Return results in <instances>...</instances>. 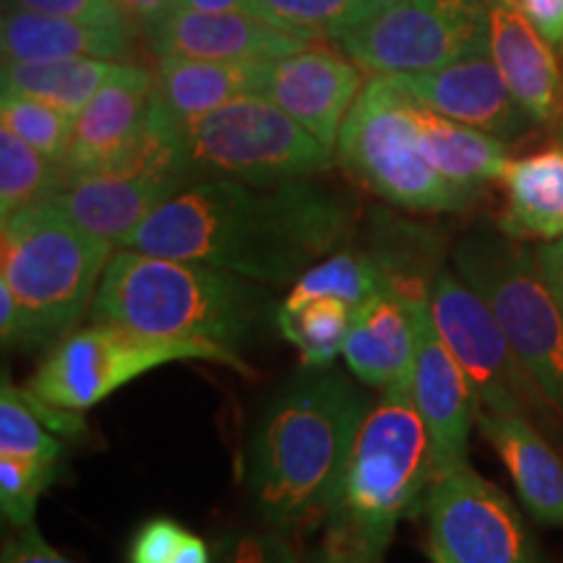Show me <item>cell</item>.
Segmentation results:
<instances>
[{"label":"cell","instance_id":"obj_24","mask_svg":"<svg viewBox=\"0 0 563 563\" xmlns=\"http://www.w3.org/2000/svg\"><path fill=\"white\" fill-rule=\"evenodd\" d=\"M506 209L501 214L504 235L514 241L563 238V146L534 152L530 157L509 159L504 170Z\"/></svg>","mask_w":563,"mask_h":563},{"label":"cell","instance_id":"obj_39","mask_svg":"<svg viewBox=\"0 0 563 563\" xmlns=\"http://www.w3.org/2000/svg\"><path fill=\"white\" fill-rule=\"evenodd\" d=\"M0 336L5 347H24V321L16 295L5 282H0Z\"/></svg>","mask_w":563,"mask_h":563},{"label":"cell","instance_id":"obj_28","mask_svg":"<svg viewBox=\"0 0 563 563\" xmlns=\"http://www.w3.org/2000/svg\"><path fill=\"white\" fill-rule=\"evenodd\" d=\"M63 186V165L47 159L16 133L0 125V222L32 203L53 199Z\"/></svg>","mask_w":563,"mask_h":563},{"label":"cell","instance_id":"obj_29","mask_svg":"<svg viewBox=\"0 0 563 563\" xmlns=\"http://www.w3.org/2000/svg\"><path fill=\"white\" fill-rule=\"evenodd\" d=\"M355 308L340 298H313L302 306H282L277 311L279 332L295 344L302 361L323 368L344 350Z\"/></svg>","mask_w":563,"mask_h":563},{"label":"cell","instance_id":"obj_36","mask_svg":"<svg viewBox=\"0 0 563 563\" xmlns=\"http://www.w3.org/2000/svg\"><path fill=\"white\" fill-rule=\"evenodd\" d=\"M186 532V527H180L167 517L150 519L133 534L129 553H125V563H170Z\"/></svg>","mask_w":563,"mask_h":563},{"label":"cell","instance_id":"obj_26","mask_svg":"<svg viewBox=\"0 0 563 563\" xmlns=\"http://www.w3.org/2000/svg\"><path fill=\"white\" fill-rule=\"evenodd\" d=\"M121 63L100 58H60V60H24L3 63L0 81L3 91L34 97L70 115L91 102Z\"/></svg>","mask_w":563,"mask_h":563},{"label":"cell","instance_id":"obj_37","mask_svg":"<svg viewBox=\"0 0 563 563\" xmlns=\"http://www.w3.org/2000/svg\"><path fill=\"white\" fill-rule=\"evenodd\" d=\"M0 563H74L42 538L37 527H21L3 545Z\"/></svg>","mask_w":563,"mask_h":563},{"label":"cell","instance_id":"obj_44","mask_svg":"<svg viewBox=\"0 0 563 563\" xmlns=\"http://www.w3.org/2000/svg\"><path fill=\"white\" fill-rule=\"evenodd\" d=\"M308 563H384L382 559H373V555L357 553V551H344V548L323 545L321 553Z\"/></svg>","mask_w":563,"mask_h":563},{"label":"cell","instance_id":"obj_47","mask_svg":"<svg viewBox=\"0 0 563 563\" xmlns=\"http://www.w3.org/2000/svg\"><path fill=\"white\" fill-rule=\"evenodd\" d=\"M561 146H563V121H561Z\"/></svg>","mask_w":563,"mask_h":563},{"label":"cell","instance_id":"obj_11","mask_svg":"<svg viewBox=\"0 0 563 563\" xmlns=\"http://www.w3.org/2000/svg\"><path fill=\"white\" fill-rule=\"evenodd\" d=\"M332 42L371 76L433 70L488 47V0H399Z\"/></svg>","mask_w":563,"mask_h":563},{"label":"cell","instance_id":"obj_38","mask_svg":"<svg viewBox=\"0 0 563 563\" xmlns=\"http://www.w3.org/2000/svg\"><path fill=\"white\" fill-rule=\"evenodd\" d=\"M519 9L553 51L563 53V0H517Z\"/></svg>","mask_w":563,"mask_h":563},{"label":"cell","instance_id":"obj_33","mask_svg":"<svg viewBox=\"0 0 563 563\" xmlns=\"http://www.w3.org/2000/svg\"><path fill=\"white\" fill-rule=\"evenodd\" d=\"M55 473L58 467L0 454V509H3L5 522H11L16 530L34 525L40 496L51 488Z\"/></svg>","mask_w":563,"mask_h":563},{"label":"cell","instance_id":"obj_43","mask_svg":"<svg viewBox=\"0 0 563 563\" xmlns=\"http://www.w3.org/2000/svg\"><path fill=\"white\" fill-rule=\"evenodd\" d=\"M170 563H214V555H211L209 545L203 543L199 534L186 532V538L180 540L178 551L173 553Z\"/></svg>","mask_w":563,"mask_h":563},{"label":"cell","instance_id":"obj_12","mask_svg":"<svg viewBox=\"0 0 563 563\" xmlns=\"http://www.w3.org/2000/svg\"><path fill=\"white\" fill-rule=\"evenodd\" d=\"M431 545L454 563H538L509 496L464 462L433 477L426 504Z\"/></svg>","mask_w":563,"mask_h":563},{"label":"cell","instance_id":"obj_45","mask_svg":"<svg viewBox=\"0 0 563 563\" xmlns=\"http://www.w3.org/2000/svg\"><path fill=\"white\" fill-rule=\"evenodd\" d=\"M180 5L196 11H245L249 0H180Z\"/></svg>","mask_w":563,"mask_h":563},{"label":"cell","instance_id":"obj_40","mask_svg":"<svg viewBox=\"0 0 563 563\" xmlns=\"http://www.w3.org/2000/svg\"><path fill=\"white\" fill-rule=\"evenodd\" d=\"M115 5L121 9L125 19L141 32L144 26L154 24V21L165 19L167 13H173L180 5V0H115Z\"/></svg>","mask_w":563,"mask_h":563},{"label":"cell","instance_id":"obj_20","mask_svg":"<svg viewBox=\"0 0 563 563\" xmlns=\"http://www.w3.org/2000/svg\"><path fill=\"white\" fill-rule=\"evenodd\" d=\"M428 287V285H426ZM391 285L363 302L344 340V361L363 384L378 391H410L418 352L415 292Z\"/></svg>","mask_w":563,"mask_h":563},{"label":"cell","instance_id":"obj_46","mask_svg":"<svg viewBox=\"0 0 563 563\" xmlns=\"http://www.w3.org/2000/svg\"><path fill=\"white\" fill-rule=\"evenodd\" d=\"M428 559H431V563H454V561H449L446 555H443L439 548H433V545H428Z\"/></svg>","mask_w":563,"mask_h":563},{"label":"cell","instance_id":"obj_22","mask_svg":"<svg viewBox=\"0 0 563 563\" xmlns=\"http://www.w3.org/2000/svg\"><path fill=\"white\" fill-rule=\"evenodd\" d=\"M141 34L131 26H97L87 21L47 16L26 9H3L0 51L3 63L100 58L136 63Z\"/></svg>","mask_w":563,"mask_h":563},{"label":"cell","instance_id":"obj_16","mask_svg":"<svg viewBox=\"0 0 563 563\" xmlns=\"http://www.w3.org/2000/svg\"><path fill=\"white\" fill-rule=\"evenodd\" d=\"M365 81V70L340 47L311 42L298 53L272 60L262 95L323 146L336 150L344 118Z\"/></svg>","mask_w":563,"mask_h":563},{"label":"cell","instance_id":"obj_19","mask_svg":"<svg viewBox=\"0 0 563 563\" xmlns=\"http://www.w3.org/2000/svg\"><path fill=\"white\" fill-rule=\"evenodd\" d=\"M272 60L157 58L150 129L180 150L188 125L245 95H262Z\"/></svg>","mask_w":563,"mask_h":563},{"label":"cell","instance_id":"obj_42","mask_svg":"<svg viewBox=\"0 0 563 563\" xmlns=\"http://www.w3.org/2000/svg\"><path fill=\"white\" fill-rule=\"evenodd\" d=\"M397 3L399 0H352V9L347 13V19H344L342 32L352 30V26L365 24V21H371L373 16H378V13L391 9V5H397Z\"/></svg>","mask_w":563,"mask_h":563},{"label":"cell","instance_id":"obj_7","mask_svg":"<svg viewBox=\"0 0 563 563\" xmlns=\"http://www.w3.org/2000/svg\"><path fill=\"white\" fill-rule=\"evenodd\" d=\"M334 150L323 146L264 95H245L188 125L180 157L191 180L228 178L251 186L321 178Z\"/></svg>","mask_w":563,"mask_h":563},{"label":"cell","instance_id":"obj_21","mask_svg":"<svg viewBox=\"0 0 563 563\" xmlns=\"http://www.w3.org/2000/svg\"><path fill=\"white\" fill-rule=\"evenodd\" d=\"M488 51L514 100L522 104L532 123H559L563 115L561 63L517 0H488Z\"/></svg>","mask_w":563,"mask_h":563},{"label":"cell","instance_id":"obj_2","mask_svg":"<svg viewBox=\"0 0 563 563\" xmlns=\"http://www.w3.org/2000/svg\"><path fill=\"white\" fill-rule=\"evenodd\" d=\"M368 402L340 371L287 384L266 407L251 446L249 485L277 532L323 525Z\"/></svg>","mask_w":563,"mask_h":563},{"label":"cell","instance_id":"obj_4","mask_svg":"<svg viewBox=\"0 0 563 563\" xmlns=\"http://www.w3.org/2000/svg\"><path fill=\"white\" fill-rule=\"evenodd\" d=\"M433 446L410 391H382L365 407L323 519V545L382 559L397 525L426 504Z\"/></svg>","mask_w":563,"mask_h":563},{"label":"cell","instance_id":"obj_6","mask_svg":"<svg viewBox=\"0 0 563 563\" xmlns=\"http://www.w3.org/2000/svg\"><path fill=\"white\" fill-rule=\"evenodd\" d=\"M334 152L352 180L394 207L464 211L477 196L449 183L422 154L412 100L391 74L368 76Z\"/></svg>","mask_w":563,"mask_h":563},{"label":"cell","instance_id":"obj_9","mask_svg":"<svg viewBox=\"0 0 563 563\" xmlns=\"http://www.w3.org/2000/svg\"><path fill=\"white\" fill-rule=\"evenodd\" d=\"M186 361L222 363L232 371L253 376L238 352L224 350L220 344L157 340L115 323L91 321V327L70 332L55 344L51 355L30 376L26 389L47 405L87 412L133 378L162 365Z\"/></svg>","mask_w":563,"mask_h":563},{"label":"cell","instance_id":"obj_32","mask_svg":"<svg viewBox=\"0 0 563 563\" xmlns=\"http://www.w3.org/2000/svg\"><path fill=\"white\" fill-rule=\"evenodd\" d=\"M352 0H249L245 11L302 40H329L342 32Z\"/></svg>","mask_w":563,"mask_h":563},{"label":"cell","instance_id":"obj_27","mask_svg":"<svg viewBox=\"0 0 563 563\" xmlns=\"http://www.w3.org/2000/svg\"><path fill=\"white\" fill-rule=\"evenodd\" d=\"M394 258L376 251H334L332 256L313 264L295 282L282 306H302L313 298H340L352 308L382 292L384 287H402L394 274Z\"/></svg>","mask_w":563,"mask_h":563},{"label":"cell","instance_id":"obj_30","mask_svg":"<svg viewBox=\"0 0 563 563\" xmlns=\"http://www.w3.org/2000/svg\"><path fill=\"white\" fill-rule=\"evenodd\" d=\"M0 454L16 460L60 467L63 443L58 435L45 431V422L32 410L24 389L3 376L0 386Z\"/></svg>","mask_w":563,"mask_h":563},{"label":"cell","instance_id":"obj_5","mask_svg":"<svg viewBox=\"0 0 563 563\" xmlns=\"http://www.w3.org/2000/svg\"><path fill=\"white\" fill-rule=\"evenodd\" d=\"M115 243L76 224L53 199L16 211L0 228V282L24 321V347L70 334L91 311Z\"/></svg>","mask_w":563,"mask_h":563},{"label":"cell","instance_id":"obj_15","mask_svg":"<svg viewBox=\"0 0 563 563\" xmlns=\"http://www.w3.org/2000/svg\"><path fill=\"white\" fill-rule=\"evenodd\" d=\"M154 70L121 63L108 84L76 115L74 139L63 162L66 180L129 165L150 141Z\"/></svg>","mask_w":563,"mask_h":563},{"label":"cell","instance_id":"obj_17","mask_svg":"<svg viewBox=\"0 0 563 563\" xmlns=\"http://www.w3.org/2000/svg\"><path fill=\"white\" fill-rule=\"evenodd\" d=\"M410 100L441 115L493 133L501 141L519 139L532 125V118L514 100L490 51L418 74H391Z\"/></svg>","mask_w":563,"mask_h":563},{"label":"cell","instance_id":"obj_41","mask_svg":"<svg viewBox=\"0 0 563 563\" xmlns=\"http://www.w3.org/2000/svg\"><path fill=\"white\" fill-rule=\"evenodd\" d=\"M534 258H538L540 272H543L548 287H551L553 298L563 311V238L545 243L543 249L534 253Z\"/></svg>","mask_w":563,"mask_h":563},{"label":"cell","instance_id":"obj_23","mask_svg":"<svg viewBox=\"0 0 563 563\" xmlns=\"http://www.w3.org/2000/svg\"><path fill=\"white\" fill-rule=\"evenodd\" d=\"M477 426L501 456L514 488L538 522L563 527V460L534 422L477 412Z\"/></svg>","mask_w":563,"mask_h":563},{"label":"cell","instance_id":"obj_31","mask_svg":"<svg viewBox=\"0 0 563 563\" xmlns=\"http://www.w3.org/2000/svg\"><path fill=\"white\" fill-rule=\"evenodd\" d=\"M0 123H3V129L16 133L21 141H26L32 150L45 154L47 159L58 162V165L66 162L76 129V115H70V112L34 100V97L3 91V97H0Z\"/></svg>","mask_w":563,"mask_h":563},{"label":"cell","instance_id":"obj_1","mask_svg":"<svg viewBox=\"0 0 563 563\" xmlns=\"http://www.w3.org/2000/svg\"><path fill=\"white\" fill-rule=\"evenodd\" d=\"M355 209L319 178L277 186L211 178L175 194L123 249L186 258L258 285H295L350 241Z\"/></svg>","mask_w":563,"mask_h":563},{"label":"cell","instance_id":"obj_25","mask_svg":"<svg viewBox=\"0 0 563 563\" xmlns=\"http://www.w3.org/2000/svg\"><path fill=\"white\" fill-rule=\"evenodd\" d=\"M412 115L422 154L449 183L464 191L481 194L485 183L504 178L509 157H506V144L501 139L452 121L441 112L422 108L415 100Z\"/></svg>","mask_w":563,"mask_h":563},{"label":"cell","instance_id":"obj_13","mask_svg":"<svg viewBox=\"0 0 563 563\" xmlns=\"http://www.w3.org/2000/svg\"><path fill=\"white\" fill-rule=\"evenodd\" d=\"M178 146L150 129V141L136 159L112 170L66 180L53 201L84 230L123 245L162 203L191 186Z\"/></svg>","mask_w":563,"mask_h":563},{"label":"cell","instance_id":"obj_3","mask_svg":"<svg viewBox=\"0 0 563 563\" xmlns=\"http://www.w3.org/2000/svg\"><path fill=\"white\" fill-rule=\"evenodd\" d=\"M89 313L136 334L235 352L266 329L274 300L241 274L123 249L112 253Z\"/></svg>","mask_w":563,"mask_h":563},{"label":"cell","instance_id":"obj_35","mask_svg":"<svg viewBox=\"0 0 563 563\" xmlns=\"http://www.w3.org/2000/svg\"><path fill=\"white\" fill-rule=\"evenodd\" d=\"M5 5L47 13V16L87 21V24L97 26H131V30H136L118 9L115 0H5Z\"/></svg>","mask_w":563,"mask_h":563},{"label":"cell","instance_id":"obj_18","mask_svg":"<svg viewBox=\"0 0 563 563\" xmlns=\"http://www.w3.org/2000/svg\"><path fill=\"white\" fill-rule=\"evenodd\" d=\"M154 58L277 60L311 45L249 11H196L178 5L139 32Z\"/></svg>","mask_w":563,"mask_h":563},{"label":"cell","instance_id":"obj_34","mask_svg":"<svg viewBox=\"0 0 563 563\" xmlns=\"http://www.w3.org/2000/svg\"><path fill=\"white\" fill-rule=\"evenodd\" d=\"M214 563H300L277 530L230 532L217 543Z\"/></svg>","mask_w":563,"mask_h":563},{"label":"cell","instance_id":"obj_8","mask_svg":"<svg viewBox=\"0 0 563 563\" xmlns=\"http://www.w3.org/2000/svg\"><path fill=\"white\" fill-rule=\"evenodd\" d=\"M454 264L563 418V311L538 258L509 235H473L456 245Z\"/></svg>","mask_w":563,"mask_h":563},{"label":"cell","instance_id":"obj_10","mask_svg":"<svg viewBox=\"0 0 563 563\" xmlns=\"http://www.w3.org/2000/svg\"><path fill=\"white\" fill-rule=\"evenodd\" d=\"M428 308L441 340L462 365L477 412L519 415L563 439V418L519 361L501 321L460 274L439 269L428 285Z\"/></svg>","mask_w":563,"mask_h":563},{"label":"cell","instance_id":"obj_14","mask_svg":"<svg viewBox=\"0 0 563 563\" xmlns=\"http://www.w3.org/2000/svg\"><path fill=\"white\" fill-rule=\"evenodd\" d=\"M415 327H418V352H415L412 402L418 407L433 446L435 475L470 462V431L477 422V399L456 363L452 350L435 329L428 308V287L415 292Z\"/></svg>","mask_w":563,"mask_h":563}]
</instances>
